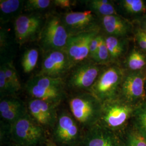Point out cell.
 I'll return each instance as SVG.
<instances>
[{
	"label": "cell",
	"mask_w": 146,
	"mask_h": 146,
	"mask_svg": "<svg viewBox=\"0 0 146 146\" xmlns=\"http://www.w3.org/2000/svg\"><path fill=\"white\" fill-rule=\"evenodd\" d=\"M69 111L84 131L99 122L102 102L88 92H82L70 96Z\"/></svg>",
	"instance_id": "6da1fadb"
},
{
	"label": "cell",
	"mask_w": 146,
	"mask_h": 146,
	"mask_svg": "<svg viewBox=\"0 0 146 146\" xmlns=\"http://www.w3.org/2000/svg\"><path fill=\"white\" fill-rule=\"evenodd\" d=\"M26 90L31 98L41 100L58 107L67 98L62 78H52L40 74L27 81Z\"/></svg>",
	"instance_id": "7a4b0ae2"
},
{
	"label": "cell",
	"mask_w": 146,
	"mask_h": 146,
	"mask_svg": "<svg viewBox=\"0 0 146 146\" xmlns=\"http://www.w3.org/2000/svg\"><path fill=\"white\" fill-rule=\"evenodd\" d=\"M136 106L120 96L102 103L101 117L98 123L118 134L130 124Z\"/></svg>",
	"instance_id": "3957f363"
},
{
	"label": "cell",
	"mask_w": 146,
	"mask_h": 146,
	"mask_svg": "<svg viewBox=\"0 0 146 146\" xmlns=\"http://www.w3.org/2000/svg\"><path fill=\"white\" fill-rule=\"evenodd\" d=\"M85 131L69 110L58 113L57 121L49 138L58 146H80Z\"/></svg>",
	"instance_id": "277c9868"
},
{
	"label": "cell",
	"mask_w": 146,
	"mask_h": 146,
	"mask_svg": "<svg viewBox=\"0 0 146 146\" xmlns=\"http://www.w3.org/2000/svg\"><path fill=\"white\" fill-rule=\"evenodd\" d=\"M10 134L11 140L19 146L44 143L49 137L47 131L37 124L28 113L11 125Z\"/></svg>",
	"instance_id": "5b68a950"
},
{
	"label": "cell",
	"mask_w": 146,
	"mask_h": 146,
	"mask_svg": "<svg viewBox=\"0 0 146 146\" xmlns=\"http://www.w3.org/2000/svg\"><path fill=\"white\" fill-rule=\"evenodd\" d=\"M70 36L62 17L51 15L43 25L39 36V43L46 53L53 50H64Z\"/></svg>",
	"instance_id": "8992f818"
},
{
	"label": "cell",
	"mask_w": 146,
	"mask_h": 146,
	"mask_svg": "<svg viewBox=\"0 0 146 146\" xmlns=\"http://www.w3.org/2000/svg\"><path fill=\"white\" fill-rule=\"evenodd\" d=\"M121 69L110 67L100 73L89 92L103 103L119 96L120 88L123 80Z\"/></svg>",
	"instance_id": "52a82bcc"
},
{
	"label": "cell",
	"mask_w": 146,
	"mask_h": 146,
	"mask_svg": "<svg viewBox=\"0 0 146 146\" xmlns=\"http://www.w3.org/2000/svg\"><path fill=\"white\" fill-rule=\"evenodd\" d=\"M97 28L91 31L70 35L64 49L72 65L84 62L89 58V47L94 37L99 35Z\"/></svg>",
	"instance_id": "ba28073f"
},
{
	"label": "cell",
	"mask_w": 146,
	"mask_h": 146,
	"mask_svg": "<svg viewBox=\"0 0 146 146\" xmlns=\"http://www.w3.org/2000/svg\"><path fill=\"white\" fill-rule=\"evenodd\" d=\"M26 104L29 115L49 135L57 121L58 107L46 101L34 98L29 100Z\"/></svg>",
	"instance_id": "9c48e42d"
},
{
	"label": "cell",
	"mask_w": 146,
	"mask_h": 146,
	"mask_svg": "<svg viewBox=\"0 0 146 146\" xmlns=\"http://www.w3.org/2000/svg\"><path fill=\"white\" fill-rule=\"evenodd\" d=\"M146 75L141 71L133 72L123 78L119 96L127 102L136 106L146 99Z\"/></svg>",
	"instance_id": "30bf717a"
},
{
	"label": "cell",
	"mask_w": 146,
	"mask_h": 146,
	"mask_svg": "<svg viewBox=\"0 0 146 146\" xmlns=\"http://www.w3.org/2000/svg\"><path fill=\"white\" fill-rule=\"evenodd\" d=\"M43 20L37 13L20 15L16 17L14 23L15 38L20 44L34 40L39 37L42 30Z\"/></svg>",
	"instance_id": "8fae6325"
},
{
	"label": "cell",
	"mask_w": 146,
	"mask_h": 146,
	"mask_svg": "<svg viewBox=\"0 0 146 146\" xmlns=\"http://www.w3.org/2000/svg\"><path fill=\"white\" fill-rule=\"evenodd\" d=\"M100 73L99 66L94 63H80L73 70L69 78V84L75 89L89 92Z\"/></svg>",
	"instance_id": "7c38bea8"
},
{
	"label": "cell",
	"mask_w": 146,
	"mask_h": 146,
	"mask_svg": "<svg viewBox=\"0 0 146 146\" xmlns=\"http://www.w3.org/2000/svg\"><path fill=\"white\" fill-rule=\"evenodd\" d=\"M72 67L64 50H53L47 52L39 74L49 77L62 78V76Z\"/></svg>",
	"instance_id": "4fadbf2b"
},
{
	"label": "cell",
	"mask_w": 146,
	"mask_h": 146,
	"mask_svg": "<svg viewBox=\"0 0 146 146\" xmlns=\"http://www.w3.org/2000/svg\"><path fill=\"white\" fill-rule=\"evenodd\" d=\"M62 20L70 36L98 28L94 14L89 10L67 13L62 17Z\"/></svg>",
	"instance_id": "5bb4252c"
},
{
	"label": "cell",
	"mask_w": 146,
	"mask_h": 146,
	"mask_svg": "<svg viewBox=\"0 0 146 146\" xmlns=\"http://www.w3.org/2000/svg\"><path fill=\"white\" fill-rule=\"evenodd\" d=\"M80 146H121L117 134L99 123L84 132Z\"/></svg>",
	"instance_id": "9a60e30c"
},
{
	"label": "cell",
	"mask_w": 146,
	"mask_h": 146,
	"mask_svg": "<svg viewBox=\"0 0 146 146\" xmlns=\"http://www.w3.org/2000/svg\"><path fill=\"white\" fill-rule=\"evenodd\" d=\"M28 113L26 104L13 96L1 98L0 122L11 125Z\"/></svg>",
	"instance_id": "2e32d148"
},
{
	"label": "cell",
	"mask_w": 146,
	"mask_h": 146,
	"mask_svg": "<svg viewBox=\"0 0 146 146\" xmlns=\"http://www.w3.org/2000/svg\"><path fill=\"white\" fill-rule=\"evenodd\" d=\"M102 23L104 31L110 36H124L131 30L129 22L117 15L102 17Z\"/></svg>",
	"instance_id": "e0dca14e"
},
{
	"label": "cell",
	"mask_w": 146,
	"mask_h": 146,
	"mask_svg": "<svg viewBox=\"0 0 146 146\" xmlns=\"http://www.w3.org/2000/svg\"><path fill=\"white\" fill-rule=\"evenodd\" d=\"M121 146H146V139L129 124L117 134Z\"/></svg>",
	"instance_id": "ac0fdd59"
},
{
	"label": "cell",
	"mask_w": 146,
	"mask_h": 146,
	"mask_svg": "<svg viewBox=\"0 0 146 146\" xmlns=\"http://www.w3.org/2000/svg\"><path fill=\"white\" fill-rule=\"evenodd\" d=\"M23 1L21 0H1V22H8L17 15L23 7Z\"/></svg>",
	"instance_id": "d6986e66"
},
{
	"label": "cell",
	"mask_w": 146,
	"mask_h": 146,
	"mask_svg": "<svg viewBox=\"0 0 146 146\" xmlns=\"http://www.w3.org/2000/svg\"><path fill=\"white\" fill-rule=\"evenodd\" d=\"M130 124L146 139V99L136 106Z\"/></svg>",
	"instance_id": "ffe728a7"
},
{
	"label": "cell",
	"mask_w": 146,
	"mask_h": 146,
	"mask_svg": "<svg viewBox=\"0 0 146 146\" xmlns=\"http://www.w3.org/2000/svg\"><path fill=\"white\" fill-rule=\"evenodd\" d=\"M89 11L102 17L117 15L112 2L108 0H91L86 1Z\"/></svg>",
	"instance_id": "44dd1931"
},
{
	"label": "cell",
	"mask_w": 146,
	"mask_h": 146,
	"mask_svg": "<svg viewBox=\"0 0 146 146\" xmlns=\"http://www.w3.org/2000/svg\"><path fill=\"white\" fill-rule=\"evenodd\" d=\"M104 40L110 54V60L115 61L119 58L125 50L123 41L118 37L110 35L104 37Z\"/></svg>",
	"instance_id": "7402d4cb"
},
{
	"label": "cell",
	"mask_w": 146,
	"mask_h": 146,
	"mask_svg": "<svg viewBox=\"0 0 146 146\" xmlns=\"http://www.w3.org/2000/svg\"><path fill=\"white\" fill-rule=\"evenodd\" d=\"M126 65L131 70L140 71L146 66V56L140 51L133 50L127 58Z\"/></svg>",
	"instance_id": "603a6c76"
},
{
	"label": "cell",
	"mask_w": 146,
	"mask_h": 146,
	"mask_svg": "<svg viewBox=\"0 0 146 146\" xmlns=\"http://www.w3.org/2000/svg\"><path fill=\"white\" fill-rule=\"evenodd\" d=\"M38 59V52L36 49H28L22 58V67L25 73H29L36 67Z\"/></svg>",
	"instance_id": "cb8c5ba5"
},
{
	"label": "cell",
	"mask_w": 146,
	"mask_h": 146,
	"mask_svg": "<svg viewBox=\"0 0 146 146\" xmlns=\"http://www.w3.org/2000/svg\"><path fill=\"white\" fill-rule=\"evenodd\" d=\"M4 66L5 75L9 84L15 94L21 88V84L18 78V75L13 63L8 61L2 64Z\"/></svg>",
	"instance_id": "d4e9b609"
},
{
	"label": "cell",
	"mask_w": 146,
	"mask_h": 146,
	"mask_svg": "<svg viewBox=\"0 0 146 146\" xmlns=\"http://www.w3.org/2000/svg\"><path fill=\"white\" fill-rule=\"evenodd\" d=\"M120 3L124 11L130 14H140L146 11V5L142 0H123Z\"/></svg>",
	"instance_id": "484cf974"
},
{
	"label": "cell",
	"mask_w": 146,
	"mask_h": 146,
	"mask_svg": "<svg viewBox=\"0 0 146 146\" xmlns=\"http://www.w3.org/2000/svg\"><path fill=\"white\" fill-rule=\"evenodd\" d=\"M0 94L1 98L13 96L15 94L7 78L3 64L0 68Z\"/></svg>",
	"instance_id": "4316f807"
},
{
	"label": "cell",
	"mask_w": 146,
	"mask_h": 146,
	"mask_svg": "<svg viewBox=\"0 0 146 146\" xmlns=\"http://www.w3.org/2000/svg\"><path fill=\"white\" fill-rule=\"evenodd\" d=\"M97 63L106 62L110 60V54L106 46L104 37L101 35L97 52L93 58Z\"/></svg>",
	"instance_id": "83f0119b"
},
{
	"label": "cell",
	"mask_w": 146,
	"mask_h": 146,
	"mask_svg": "<svg viewBox=\"0 0 146 146\" xmlns=\"http://www.w3.org/2000/svg\"><path fill=\"white\" fill-rule=\"evenodd\" d=\"M52 1L49 0H28L25 3V8L28 11H40L49 7Z\"/></svg>",
	"instance_id": "f1b7e54d"
},
{
	"label": "cell",
	"mask_w": 146,
	"mask_h": 146,
	"mask_svg": "<svg viewBox=\"0 0 146 146\" xmlns=\"http://www.w3.org/2000/svg\"><path fill=\"white\" fill-rule=\"evenodd\" d=\"M101 35H98L92 40L89 47V58L93 59L97 52Z\"/></svg>",
	"instance_id": "f546056e"
},
{
	"label": "cell",
	"mask_w": 146,
	"mask_h": 146,
	"mask_svg": "<svg viewBox=\"0 0 146 146\" xmlns=\"http://www.w3.org/2000/svg\"><path fill=\"white\" fill-rule=\"evenodd\" d=\"M53 3L58 7L62 8H68L73 5V1L70 0H55Z\"/></svg>",
	"instance_id": "4dcf8cb0"
},
{
	"label": "cell",
	"mask_w": 146,
	"mask_h": 146,
	"mask_svg": "<svg viewBox=\"0 0 146 146\" xmlns=\"http://www.w3.org/2000/svg\"><path fill=\"white\" fill-rule=\"evenodd\" d=\"M0 146H19L11 140L10 136L0 137Z\"/></svg>",
	"instance_id": "1f68e13d"
},
{
	"label": "cell",
	"mask_w": 146,
	"mask_h": 146,
	"mask_svg": "<svg viewBox=\"0 0 146 146\" xmlns=\"http://www.w3.org/2000/svg\"><path fill=\"white\" fill-rule=\"evenodd\" d=\"M47 146H58L55 143H54L52 140L49 138L48 139L47 141Z\"/></svg>",
	"instance_id": "d6a6232c"
},
{
	"label": "cell",
	"mask_w": 146,
	"mask_h": 146,
	"mask_svg": "<svg viewBox=\"0 0 146 146\" xmlns=\"http://www.w3.org/2000/svg\"><path fill=\"white\" fill-rule=\"evenodd\" d=\"M143 27L144 28V31H143L146 32V16L144 18L143 20Z\"/></svg>",
	"instance_id": "836d02e7"
},
{
	"label": "cell",
	"mask_w": 146,
	"mask_h": 146,
	"mask_svg": "<svg viewBox=\"0 0 146 146\" xmlns=\"http://www.w3.org/2000/svg\"><path fill=\"white\" fill-rule=\"evenodd\" d=\"M30 146H47V141L44 143H39V144H36V145H32Z\"/></svg>",
	"instance_id": "e575fe53"
},
{
	"label": "cell",
	"mask_w": 146,
	"mask_h": 146,
	"mask_svg": "<svg viewBox=\"0 0 146 146\" xmlns=\"http://www.w3.org/2000/svg\"><path fill=\"white\" fill-rule=\"evenodd\" d=\"M145 86H146V82H145Z\"/></svg>",
	"instance_id": "d590c367"
},
{
	"label": "cell",
	"mask_w": 146,
	"mask_h": 146,
	"mask_svg": "<svg viewBox=\"0 0 146 146\" xmlns=\"http://www.w3.org/2000/svg\"><path fill=\"white\" fill-rule=\"evenodd\" d=\"M145 33H146V32H145Z\"/></svg>",
	"instance_id": "8d00e7d4"
}]
</instances>
